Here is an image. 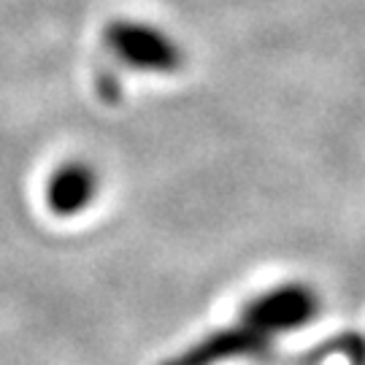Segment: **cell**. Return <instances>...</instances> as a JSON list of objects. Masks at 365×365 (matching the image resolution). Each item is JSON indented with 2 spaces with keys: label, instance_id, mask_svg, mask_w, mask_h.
<instances>
[{
  "label": "cell",
  "instance_id": "cell-4",
  "mask_svg": "<svg viewBox=\"0 0 365 365\" xmlns=\"http://www.w3.org/2000/svg\"><path fill=\"white\" fill-rule=\"evenodd\" d=\"M98 190L95 170L84 163H68L54 170V176L46 184V203L60 217H73L92 203Z\"/></svg>",
  "mask_w": 365,
  "mask_h": 365
},
{
  "label": "cell",
  "instance_id": "cell-3",
  "mask_svg": "<svg viewBox=\"0 0 365 365\" xmlns=\"http://www.w3.org/2000/svg\"><path fill=\"white\" fill-rule=\"evenodd\" d=\"M271 341L262 339L260 333H255L252 327L244 322H238L233 327H225L211 333L209 339L197 341L195 346L184 349L182 354L170 357L168 363L163 365H217L225 360H235V357H249V354L265 352Z\"/></svg>",
  "mask_w": 365,
  "mask_h": 365
},
{
  "label": "cell",
  "instance_id": "cell-2",
  "mask_svg": "<svg viewBox=\"0 0 365 365\" xmlns=\"http://www.w3.org/2000/svg\"><path fill=\"white\" fill-rule=\"evenodd\" d=\"M317 312H319V298L312 287L282 284L252 300L241 314V322L271 341L279 333H292L309 325Z\"/></svg>",
  "mask_w": 365,
  "mask_h": 365
},
{
  "label": "cell",
  "instance_id": "cell-1",
  "mask_svg": "<svg viewBox=\"0 0 365 365\" xmlns=\"http://www.w3.org/2000/svg\"><path fill=\"white\" fill-rule=\"evenodd\" d=\"M106 46L125 66L149 73H173L184 63L179 43L165 36L160 27L133 19H114L106 27Z\"/></svg>",
  "mask_w": 365,
  "mask_h": 365
}]
</instances>
